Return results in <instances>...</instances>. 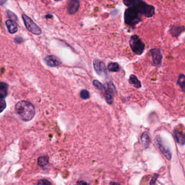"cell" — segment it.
Masks as SVG:
<instances>
[{"label":"cell","instance_id":"obj_1","mask_svg":"<svg viewBox=\"0 0 185 185\" xmlns=\"http://www.w3.org/2000/svg\"><path fill=\"white\" fill-rule=\"evenodd\" d=\"M15 109L16 113L25 121L32 120L36 114V110L33 105L25 100L18 102L16 104Z\"/></svg>","mask_w":185,"mask_h":185},{"label":"cell","instance_id":"obj_2","mask_svg":"<svg viewBox=\"0 0 185 185\" xmlns=\"http://www.w3.org/2000/svg\"><path fill=\"white\" fill-rule=\"evenodd\" d=\"M139 13L135 7H129L125 10L124 15L125 23L130 26H133L138 23L141 21Z\"/></svg>","mask_w":185,"mask_h":185},{"label":"cell","instance_id":"obj_3","mask_svg":"<svg viewBox=\"0 0 185 185\" xmlns=\"http://www.w3.org/2000/svg\"><path fill=\"white\" fill-rule=\"evenodd\" d=\"M135 7L140 13L142 14L147 18H151L155 14V8L152 5H149L142 1H135L134 5Z\"/></svg>","mask_w":185,"mask_h":185},{"label":"cell","instance_id":"obj_4","mask_svg":"<svg viewBox=\"0 0 185 185\" xmlns=\"http://www.w3.org/2000/svg\"><path fill=\"white\" fill-rule=\"evenodd\" d=\"M129 44L132 51L138 56L142 54L145 48V45L143 43L138 36L136 35L131 36Z\"/></svg>","mask_w":185,"mask_h":185},{"label":"cell","instance_id":"obj_5","mask_svg":"<svg viewBox=\"0 0 185 185\" xmlns=\"http://www.w3.org/2000/svg\"><path fill=\"white\" fill-rule=\"evenodd\" d=\"M22 17L26 28L30 32L36 35H40L41 34V29L34 23L33 21L31 18L25 14H23Z\"/></svg>","mask_w":185,"mask_h":185},{"label":"cell","instance_id":"obj_6","mask_svg":"<svg viewBox=\"0 0 185 185\" xmlns=\"http://www.w3.org/2000/svg\"><path fill=\"white\" fill-rule=\"evenodd\" d=\"M155 143L156 146L158 147L161 153L164 155V156H165L168 160H170V158H172L171 152H170V150L166 147L165 145H163L162 140L160 136H156V137L155 138Z\"/></svg>","mask_w":185,"mask_h":185},{"label":"cell","instance_id":"obj_7","mask_svg":"<svg viewBox=\"0 0 185 185\" xmlns=\"http://www.w3.org/2000/svg\"><path fill=\"white\" fill-rule=\"evenodd\" d=\"M150 52L152 54V59L154 65L156 66H160L163 57L160 51L157 48H154L150 51Z\"/></svg>","mask_w":185,"mask_h":185},{"label":"cell","instance_id":"obj_8","mask_svg":"<svg viewBox=\"0 0 185 185\" xmlns=\"http://www.w3.org/2000/svg\"><path fill=\"white\" fill-rule=\"evenodd\" d=\"M94 67L96 72L100 76L107 74V67L105 64L102 61L95 60L94 61Z\"/></svg>","mask_w":185,"mask_h":185},{"label":"cell","instance_id":"obj_9","mask_svg":"<svg viewBox=\"0 0 185 185\" xmlns=\"http://www.w3.org/2000/svg\"><path fill=\"white\" fill-rule=\"evenodd\" d=\"M80 7V3L78 0H69L67 4V11L69 14L74 15L78 11Z\"/></svg>","mask_w":185,"mask_h":185},{"label":"cell","instance_id":"obj_10","mask_svg":"<svg viewBox=\"0 0 185 185\" xmlns=\"http://www.w3.org/2000/svg\"><path fill=\"white\" fill-rule=\"evenodd\" d=\"M45 63L51 67H56L61 64V61L56 56H48L45 58Z\"/></svg>","mask_w":185,"mask_h":185},{"label":"cell","instance_id":"obj_11","mask_svg":"<svg viewBox=\"0 0 185 185\" xmlns=\"http://www.w3.org/2000/svg\"><path fill=\"white\" fill-rule=\"evenodd\" d=\"M7 28L9 33L11 34L15 33L18 30V26L15 21L13 20H7L6 23Z\"/></svg>","mask_w":185,"mask_h":185},{"label":"cell","instance_id":"obj_12","mask_svg":"<svg viewBox=\"0 0 185 185\" xmlns=\"http://www.w3.org/2000/svg\"><path fill=\"white\" fill-rule=\"evenodd\" d=\"M174 134L176 141L180 145H185V135L181 132L179 131L178 130L175 129L174 131Z\"/></svg>","mask_w":185,"mask_h":185},{"label":"cell","instance_id":"obj_13","mask_svg":"<svg viewBox=\"0 0 185 185\" xmlns=\"http://www.w3.org/2000/svg\"><path fill=\"white\" fill-rule=\"evenodd\" d=\"M8 85L4 82L0 83V98H5L7 96Z\"/></svg>","mask_w":185,"mask_h":185},{"label":"cell","instance_id":"obj_14","mask_svg":"<svg viewBox=\"0 0 185 185\" xmlns=\"http://www.w3.org/2000/svg\"><path fill=\"white\" fill-rule=\"evenodd\" d=\"M48 158L47 156H41L38 158V163L39 165L43 168H46L48 165Z\"/></svg>","mask_w":185,"mask_h":185},{"label":"cell","instance_id":"obj_15","mask_svg":"<svg viewBox=\"0 0 185 185\" xmlns=\"http://www.w3.org/2000/svg\"><path fill=\"white\" fill-rule=\"evenodd\" d=\"M129 82L130 84L134 85V86L136 88L138 89V88H140L141 87V83L135 75L132 74L130 76L129 80Z\"/></svg>","mask_w":185,"mask_h":185},{"label":"cell","instance_id":"obj_16","mask_svg":"<svg viewBox=\"0 0 185 185\" xmlns=\"http://www.w3.org/2000/svg\"><path fill=\"white\" fill-rule=\"evenodd\" d=\"M150 139L147 132H145L141 136V144L143 147L147 148L149 145Z\"/></svg>","mask_w":185,"mask_h":185},{"label":"cell","instance_id":"obj_17","mask_svg":"<svg viewBox=\"0 0 185 185\" xmlns=\"http://www.w3.org/2000/svg\"><path fill=\"white\" fill-rule=\"evenodd\" d=\"M120 66L116 63H110L107 66V69L110 72H118L120 71Z\"/></svg>","mask_w":185,"mask_h":185},{"label":"cell","instance_id":"obj_18","mask_svg":"<svg viewBox=\"0 0 185 185\" xmlns=\"http://www.w3.org/2000/svg\"><path fill=\"white\" fill-rule=\"evenodd\" d=\"M178 84H179L181 88L183 90V91H185V77L184 74H181L179 78Z\"/></svg>","mask_w":185,"mask_h":185},{"label":"cell","instance_id":"obj_19","mask_svg":"<svg viewBox=\"0 0 185 185\" xmlns=\"http://www.w3.org/2000/svg\"><path fill=\"white\" fill-rule=\"evenodd\" d=\"M182 32L181 27H173L170 29V33L172 35L174 36H178Z\"/></svg>","mask_w":185,"mask_h":185},{"label":"cell","instance_id":"obj_20","mask_svg":"<svg viewBox=\"0 0 185 185\" xmlns=\"http://www.w3.org/2000/svg\"><path fill=\"white\" fill-rule=\"evenodd\" d=\"M93 84L94 86L97 89L100 90V91H104L105 90V87L102 85V84L99 82L98 80H95L93 81Z\"/></svg>","mask_w":185,"mask_h":185},{"label":"cell","instance_id":"obj_21","mask_svg":"<svg viewBox=\"0 0 185 185\" xmlns=\"http://www.w3.org/2000/svg\"><path fill=\"white\" fill-rule=\"evenodd\" d=\"M80 96L83 99H87L90 97L89 92L86 90H83L80 92Z\"/></svg>","mask_w":185,"mask_h":185},{"label":"cell","instance_id":"obj_22","mask_svg":"<svg viewBox=\"0 0 185 185\" xmlns=\"http://www.w3.org/2000/svg\"><path fill=\"white\" fill-rule=\"evenodd\" d=\"M105 100L108 104H111L113 102V98H112L111 94L109 92H106L105 94Z\"/></svg>","mask_w":185,"mask_h":185},{"label":"cell","instance_id":"obj_23","mask_svg":"<svg viewBox=\"0 0 185 185\" xmlns=\"http://www.w3.org/2000/svg\"><path fill=\"white\" fill-rule=\"evenodd\" d=\"M6 107V103L4 98H0V113L5 109Z\"/></svg>","mask_w":185,"mask_h":185},{"label":"cell","instance_id":"obj_24","mask_svg":"<svg viewBox=\"0 0 185 185\" xmlns=\"http://www.w3.org/2000/svg\"><path fill=\"white\" fill-rule=\"evenodd\" d=\"M136 0H123L124 4L127 7H131L133 6Z\"/></svg>","mask_w":185,"mask_h":185},{"label":"cell","instance_id":"obj_25","mask_svg":"<svg viewBox=\"0 0 185 185\" xmlns=\"http://www.w3.org/2000/svg\"><path fill=\"white\" fill-rule=\"evenodd\" d=\"M52 183L46 179H41L39 181L38 185H51Z\"/></svg>","mask_w":185,"mask_h":185},{"label":"cell","instance_id":"obj_26","mask_svg":"<svg viewBox=\"0 0 185 185\" xmlns=\"http://www.w3.org/2000/svg\"><path fill=\"white\" fill-rule=\"evenodd\" d=\"M7 14H8V16H9V18L11 19H13V20H17V18H16V16L12 12L10 11H7Z\"/></svg>","mask_w":185,"mask_h":185},{"label":"cell","instance_id":"obj_27","mask_svg":"<svg viewBox=\"0 0 185 185\" xmlns=\"http://www.w3.org/2000/svg\"><path fill=\"white\" fill-rule=\"evenodd\" d=\"M158 174H155L154 175V176L153 177V179H152V180L150 183V185H154L156 183V180L158 178Z\"/></svg>","mask_w":185,"mask_h":185},{"label":"cell","instance_id":"obj_28","mask_svg":"<svg viewBox=\"0 0 185 185\" xmlns=\"http://www.w3.org/2000/svg\"><path fill=\"white\" fill-rule=\"evenodd\" d=\"M7 0H0V5H3L6 2Z\"/></svg>","mask_w":185,"mask_h":185},{"label":"cell","instance_id":"obj_29","mask_svg":"<svg viewBox=\"0 0 185 185\" xmlns=\"http://www.w3.org/2000/svg\"><path fill=\"white\" fill-rule=\"evenodd\" d=\"M78 184H87V183H85V182H82V181H80V182H78Z\"/></svg>","mask_w":185,"mask_h":185},{"label":"cell","instance_id":"obj_30","mask_svg":"<svg viewBox=\"0 0 185 185\" xmlns=\"http://www.w3.org/2000/svg\"><path fill=\"white\" fill-rule=\"evenodd\" d=\"M54 1H61V0H54Z\"/></svg>","mask_w":185,"mask_h":185}]
</instances>
